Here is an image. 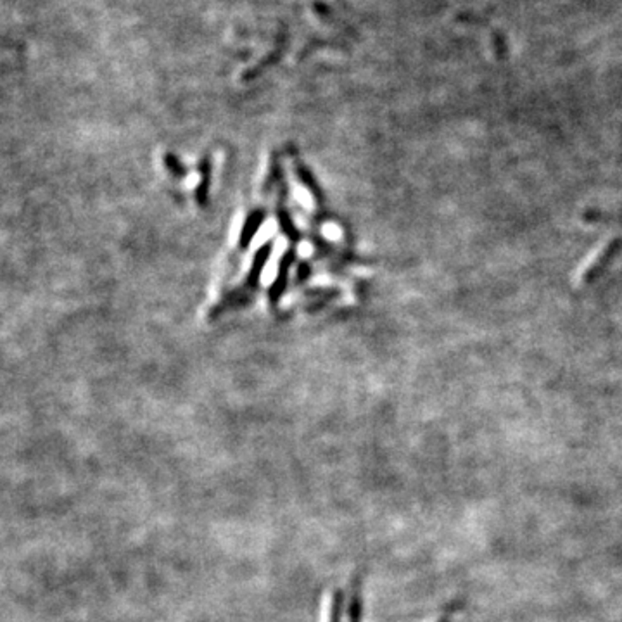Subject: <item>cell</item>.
<instances>
[{
	"label": "cell",
	"mask_w": 622,
	"mask_h": 622,
	"mask_svg": "<svg viewBox=\"0 0 622 622\" xmlns=\"http://www.w3.org/2000/svg\"><path fill=\"white\" fill-rule=\"evenodd\" d=\"M363 619V596L362 579L356 577L353 581V591L348 600V622H362Z\"/></svg>",
	"instance_id": "1"
},
{
	"label": "cell",
	"mask_w": 622,
	"mask_h": 622,
	"mask_svg": "<svg viewBox=\"0 0 622 622\" xmlns=\"http://www.w3.org/2000/svg\"><path fill=\"white\" fill-rule=\"evenodd\" d=\"M344 609H346V591L341 588H336L330 595V603H329V617L327 622H342L344 617Z\"/></svg>",
	"instance_id": "2"
}]
</instances>
